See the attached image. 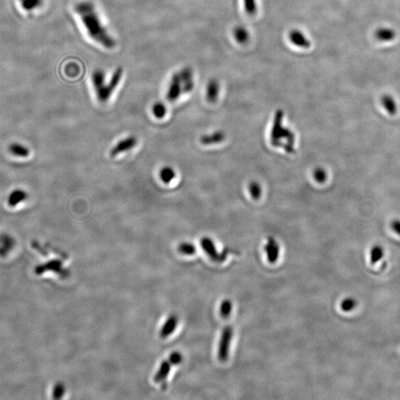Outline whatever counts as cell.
I'll return each mask as SVG.
<instances>
[{
  "label": "cell",
  "instance_id": "d4e9b609",
  "mask_svg": "<svg viewBox=\"0 0 400 400\" xmlns=\"http://www.w3.org/2000/svg\"><path fill=\"white\" fill-rule=\"evenodd\" d=\"M233 305L229 300H224L221 304L220 314L223 318H228L231 313Z\"/></svg>",
  "mask_w": 400,
  "mask_h": 400
},
{
  "label": "cell",
  "instance_id": "9a60e30c",
  "mask_svg": "<svg viewBox=\"0 0 400 400\" xmlns=\"http://www.w3.org/2000/svg\"><path fill=\"white\" fill-rule=\"evenodd\" d=\"M225 135L221 131H216L210 135H203L200 137V142L206 145H213V144L220 143L223 141Z\"/></svg>",
  "mask_w": 400,
  "mask_h": 400
},
{
  "label": "cell",
  "instance_id": "ac0fdd59",
  "mask_svg": "<svg viewBox=\"0 0 400 400\" xmlns=\"http://www.w3.org/2000/svg\"><path fill=\"white\" fill-rule=\"evenodd\" d=\"M159 176L163 183L169 184L175 179L176 171L170 166H164L160 169Z\"/></svg>",
  "mask_w": 400,
  "mask_h": 400
},
{
  "label": "cell",
  "instance_id": "f546056e",
  "mask_svg": "<svg viewBox=\"0 0 400 400\" xmlns=\"http://www.w3.org/2000/svg\"><path fill=\"white\" fill-rule=\"evenodd\" d=\"M314 178L318 182H324L326 178V172L323 169H318L314 172Z\"/></svg>",
  "mask_w": 400,
  "mask_h": 400
},
{
  "label": "cell",
  "instance_id": "6da1fadb",
  "mask_svg": "<svg viewBox=\"0 0 400 400\" xmlns=\"http://www.w3.org/2000/svg\"><path fill=\"white\" fill-rule=\"evenodd\" d=\"M74 11L83 22L88 34L91 39L107 49H113L116 41L110 36L91 2L83 1L76 3Z\"/></svg>",
  "mask_w": 400,
  "mask_h": 400
},
{
  "label": "cell",
  "instance_id": "8992f818",
  "mask_svg": "<svg viewBox=\"0 0 400 400\" xmlns=\"http://www.w3.org/2000/svg\"><path fill=\"white\" fill-rule=\"evenodd\" d=\"M137 142H138V140L134 136H130V137L123 139L110 150V155L112 157H114L120 153L129 151L137 145Z\"/></svg>",
  "mask_w": 400,
  "mask_h": 400
},
{
  "label": "cell",
  "instance_id": "7a4b0ae2",
  "mask_svg": "<svg viewBox=\"0 0 400 400\" xmlns=\"http://www.w3.org/2000/svg\"><path fill=\"white\" fill-rule=\"evenodd\" d=\"M123 70L122 68H117L113 71L109 81L105 84V87L97 95V99L100 102H106L109 100L110 97L113 94V91L116 90L119 86L122 77H123Z\"/></svg>",
  "mask_w": 400,
  "mask_h": 400
},
{
  "label": "cell",
  "instance_id": "603a6c76",
  "mask_svg": "<svg viewBox=\"0 0 400 400\" xmlns=\"http://www.w3.org/2000/svg\"><path fill=\"white\" fill-rule=\"evenodd\" d=\"M383 249L380 246H375L371 251V262L372 265H375L377 262L383 257Z\"/></svg>",
  "mask_w": 400,
  "mask_h": 400
},
{
  "label": "cell",
  "instance_id": "484cf974",
  "mask_svg": "<svg viewBox=\"0 0 400 400\" xmlns=\"http://www.w3.org/2000/svg\"><path fill=\"white\" fill-rule=\"evenodd\" d=\"M356 304H357V302L353 298L345 299L341 302V309L345 312H349L356 308Z\"/></svg>",
  "mask_w": 400,
  "mask_h": 400
},
{
  "label": "cell",
  "instance_id": "52a82bcc",
  "mask_svg": "<svg viewBox=\"0 0 400 400\" xmlns=\"http://www.w3.org/2000/svg\"><path fill=\"white\" fill-rule=\"evenodd\" d=\"M181 83H182V93L189 94L194 88L193 70L189 67H185L179 72Z\"/></svg>",
  "mask_w": 400,
  "mask_h": 400
},
{
  "label": "cell",
  "instance_id": "83f0119b",
  "mask_svg": "<svg viewBox=\"0 0 400 400\" xmlns=\"http://www.w3.org/2000/svg\"><path fill=\"white\" fill-rule=\"evenodd\" d=\"M182 360V356L180 352H174L169 356V362H170L171 365L180 364Z\"/></svg>",
  "mask_w": 400,
  "mask_h": 400
},
{
  "label": "cell",
  "instance_id": "8fae6325",
  "mask_svg": "<svg viewBox=\"0 0 400 400\" xmlns=\"http://www.w3.org/2000/svg\"><path fill=\"white\" fill-rule=\"evenodd\" d=\"M28 193L22 189H15L11 192L8 198V204L11 208L16 207L28 199Z\"/></svg>",
  "mask_w": 400,
  "mask_h": 400
},
{
  "label": "cell",
  "instance_id": "44dd1931",
  "mask_svg": "<svg viewBox=\"0 0 400 400\" xmlns=\"http://www.w3.org/2000/svg\"><path fill=\"white\" fill-rule=\"evenodd\" d=\"M152 113L156 119H163L167 113V108L163 102H157L153 104L151 108Z\"/></svg>",
  "mask_w": 400,
  "mask_h": 400
},
{
  "label": "cell",
  "instance_id": "3957f363",
  "mask_svg": "<svg viewBox=\"0 0 400 400\" xmlns=\"http://www.w3.org/2000/svg\"><path fill=\"white\" fill-rule=\"evenodd\" d=\"M233 335V329L230 326H226L222 331L218 348V358L221 362H225L228 359Z\"/></svg>",
  "mask_w": 400,
  "mask_h": 400
},
{
  "label": "cell",
  "instance_id": "4dcf8cb0",
  "mask_svg": "<svg viewBox=\"0 0 400 400\" xmlns=\"http://www.w3.org/2000/svg\"><path fill=\"white\" fill-rule=\"evenodd\" d=\"M390 227H391L392 230L395 232V233H397L399 236H400V220H394L392 221L391 224H390Z\"/></svg>",
  "mask_w": 400,
  "mask_h": 400
},
{
  "label": "cell",
  "instance_id": "ffe728a7",
  "mask_svg": "<svg viewBox=\"0 0 400 400\" xmlns=\"http://www.w3.org/2000/svg\"><path fill=\"white\" fill-rule=\"evenodd\" d=\"M233 36L238 43H245L249 41L250 34L246 28L238 26L233 30Z\"/></svg>",
  "mask_w": 400,
  "mask_h": 400
},
{
  "label": "cell",
  "instance_id": "2e32d148",
  "mask_svg": "<svg viewBox=\"0 0 400 400\" xmlns=\"http://www.w3.org/2000/svg\"><path fill=\"white\" fill-rule=\"evenodd\" d=\"M9 150L11 154L18 156V157H28L30 154V150L26 146L22 145V144L17 143V142L11 144L9 145Z\"/></svg>",
  "mask_w": 400,
  "mask_h": 400
},
{
  "label": "cell",
  "instance_id": "30bf717a",
  "mask_svg": "<svg viewBox=\"0 0 400 400\" xmlns=\"http://www.w3.org/2000/svg\"><path fill=\"white\" fill-rule=\"evenodd\" d=\"M219 94H220V85L216 79H211L206 86V99L211 103H214L218 99Z\"/></svg>",
  "mask_w": 400,
  "mask_h": 400
},
{
  "label": "cell",
  "instance_id": "e0dca14e",
  "mask_svg": "<svg viewBox=\"0 0 400 400\" xmlns=\"http://www.w3.org/2000/svg\"><path fill=\"white\" fill-rule=\"evenodd\" d=\"M381 102H382V106L388 113H390V115L396 114L397 112V105H396V101L391 96H382Z\"/></svg>",
  "mask_w": 400,
  "mask_h": 400
},
{
  "label": "cell",
  "instance_id": "5bb4252c",
  "mask_svg": "<svg viewBox=\"0 0 400 400\" xmlns=\"http://www.w3.org/2000/svg\"><path fill=\"white\" fill-rule=\"evenodd\" d=\"M396 36V31L390 28H378L375 32V37L379 41L385 42V43L393 41Z\"/></svg>",
  "mask_w": 400,
  "mask_h": 400
},
{
  "label": "cell",
  "instance_id": "9c48e42d",
  "mask_svg": "<svg viewBox=\"0 0 400 400\" xmlns=\"http://www.w3.org/2000/svg\"><path fill=\"white\" fill-rule=\"evenodd\" d=\"M268 260L270 263H274L277 261L279 256V246L273 238H269L265 246Z\"/></svg>",
  "mask_w": 400,
  "mask_h": 400
},
{
  "label": "cell",
  "instance_id": "7402d4cb",
  "mask_svg": "<svg viewBox=\"0 0 400 400\" xmlns=\"http://www.w3.org/2000/svg\"><path fill=\"white\" fill-rule=\"evenodd\" d=\"M43 3V0H20V5L22 9L27 11L36 10L40 7Z\"/></svg>",
  "mask_w": 400,
  "mask_h": 400
},
{
  "label": "cell",
  "instance_id": "d6986e66",
  "mask_svg": "<svg viewBox=\"0 0 400 400\" xmlns=\"http://www.w3.org/2000/svg\"><path fill=\"white\" fill-rule=\"evenodd\" d=\"M171 364L169 361H164L160 365L159 370L154 377L156 382H161L166 380L171 371Z\"/></svg>",
  "mask_w": 400,
  "mask_h": 400
},
{
  "label": "cell",
  "instance_id": "cb8c5ba5",
  "mask_svg": "<svg viewBox=\"0 0 400 400\" xmlns=\"http://www.w3.org/2000/svg\"><path fill=\"white\" fill-rule=\"evenodd\" d=\"M179 251L181 254L185 255H193L196 253V249L192 243H182L178 247Z\"/></svg>",
  "mask_w": 400,
  "mask_h": 400
},
{
  "label": "cell",
  "instance_id": "f1b7e54d",
  "mask_svg": "<svg viewBox=\"0 0 400 400\" xmlns=\"http://www.w3.org/2000/svg\"><path fill=\"white\" fill-rule=\"evenodd\" d=\"M250 192L251 194L253 196V197L256 198V199L260 197L261 195V188L260 185H259L258 184L256 183V182L251 184Z\"/></svg>",
  "mask_w": 400,
  "mask_h": 400
},
{
  "label": "cell",
  "instance_id": "ba28073f",
  "mask_svg": "<svg viewBox=\"0 0 400 400\" xmlns=\"http://www.w3.org/2000/svg\"><path fill=\"white\" fill-rule=\"evenodd\" d=\"M289 39L294 46L301 49H309L311 45L307 36L299 30H291L289 34Z\"/></svg>",
  "mask_w": 400,
  "mask_h": 400
},
{
  "label": "cell",
  "instance_id": "277c9868",
  "mask_svg": "<svg viewBox=\"0 0 400 400\" xmlns=\"http://www.w3.org/2000/svg\"><path fill=\"white\" fill-rule=\"evenodd\" d=\"M200 244H201V247L203 248V251L214 262H222L226 260L227 253L223 252L222 254H219L215 244L210 238L203 237L200 241Z\"/></svg>",
  "mask_w": 400,
  "mask_h": 400
},
{
  "label": "cell",
  "instance_id": "5b68a950",
  "mask_svg": "<svg viewBox=\"0 0 400 400\" xmlns=\"http://www.w3.org/2000/svg\"><path fill=\"white\" fill-rule=\"evenodd\" d=\"M182 94V83L179 72L174 73L171 77L168 88L166 98L169 102H175L180 98Z\"/></svg>",
  "mask_w": 400,
  "mask_h": 400
},
{
  "label": "cell",
  "instance_id": "4fadbf2b",
  "mask_svg": "<svg viewBox=\"0 0 400 400\" xmlns=\"http://www.w3.org/2000/svg\"><path fill=\"white\" fill-rule=\"evenodd\" d=\"M177 323H178V320H177V316L174 315L171 316L163 325L161 332H160V337L162 338H166V337H169L177 329Z\"/></svg>",
  "mask_w": 400,
  "mask_h": 400
},
{
  "label": "cell",
  "instance_id": "7c38bea8",
  "mask_svg": "<svg viewBox=\"0 0 400 400\" xmlns=\"http://www.w3.org/2000/svg\"><path fill=\"white\" fill-rule=\"evenodd\" d=\"M91 82H92L93 87L95 90L96 94L100 92L105 86V74L103 70H96L93 72L91 75Z\"/></svg>",
  "mask_w": 400,
  "mask_h": 400
},
{
  "label": "cell",
  "instance_id": "4316f807",
  "mask_svg": "<svg viewBox=\"0 0 400 400\" xmlns=\"http://www.w3.org/2000/svg\"><path fill=\"white\" fill-rule=\"evenodd\" d=\"M245 11L250 15H254L257 13V0H243Z\"/></svg>",
  "mask_w": 400,
  "mask_h": 400
}]
</instances>
